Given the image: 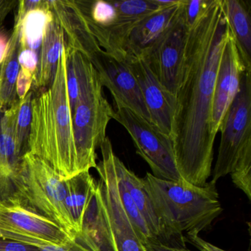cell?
<instances>
[{
	"mask_svg": "<svg viewBox=\"0 0 251 251\" xmlns=\"http://www.w3.org/2000/svg\"><path fill=\"white\" fill-rule=\"evenodd\" d=\"M34 92L30 89L23 100L20 101L14 126V139L17 153L21 158L28 152V140L32 120V99Z\"/></svg>",
	"mask_w": 251,
	"mask_h": 251,
	"instance_id": "484cf974",
	"label": "cell"
},
{
	"mask_svg": "<svg viewBox=\"0 0 251 251\" xmlns=\"http://www.w3.org/2000/svg\"><path fill=\"white\" fill-rule=\"evenodd\" d=\"M16 189V198L55 222L72 239L77 236L67 207L66 180L49 164L26 152L22 158Z\"/></svg>",
	"mask_w": 251,
	"mask_h": 251,
	"instance_id": "8992f818",
	"label": "cell"
},
{
	"mask_svg": "<svg viewBox=\"0 0 251 251\" xmlns=\"http://www.w3.org/2000/svg\"><path fill=\"white\" fill-rule=\"evenodd\" d=\"M0 251H41V250L33 245L0 238Z\"/></svg>",
	"mask_w": 251,
	"mask_h": 251,
	"instance_id": "4dcf8cb0",
	"label": "cell"
},
{
	"mask_svg": "<svg viewBox=\"0 0 251 251\" xmlns=\"http://www.w3.org/2000/svg\"><path fill=\"white\" fill-rule=\"evenodd\" d=\"M78 100L72 112L78 173L97 167L96 151L106 136L114 108L103 95L99 76L91 61L80 55Z\"/></svg>",
	"mask_w": 251,
	"mask_h": 251,
	"instance_id": "277c9868",
	"label": "cell"
},
{
	"mask_svg": "<svg viewBox=\"0 0 251 251\" xmlns=\"http://www.w3.org/2000/svg\"><path fill=\"white\" fill-rule=\"evenodd\" d=\"M113 119L128 132L136 152L148 163L152 176L172 181L183 180L176 167L173 142L169 136L127 108H114Z\"/></svg>",
	"mask_w": 251,
	"mask_h": 251,
	"instance_id": "9c48e42d",
	"label": "cell"
},
{
	"mask_svg": "<svg viewBox=\"0 0 251 251\" xmlns=\"http://www.w3.org/2000/svg\"><path fill=\"white\" fill-rule=\"evenodd\" d=\"M229 30L247 72H251V6L243 0H220Z\"/></svg>",
	"mask_w": 251,
	"mask_h": 251,
	"instance_id": "d6986e66",
	"label": "cell"
},
{
	"mask_svg": "<svg viewBox=\"0 0 251 251\" xmlns=\"http://www.w3.org/2000/svg\"><path fill=\"white\" fill-rule=\"evenodd\" d=\"M143 180L154 208L171 237L199 234L223 212L215 182L197 186L181 180L158 178L148 173Z\"/></svg>",
	"mask_w": 251,
	"mask_h": 251,
	"instance_id": "3957f363",
	"label": "cell"
},
{
	"mask_svg": "<svg viewBox=\"0 0 251 251\" xmlns=\"http://www.w3.org/2000/svg\"><path fill=\"white\" fill-rule=\"evenodd\" d=\"M20 100L0 112V201L16 198L22 158L16 149L14 126Z\"/></svg>",
	"mask_w": 251,
	"mask_h": 251,
	"instance_id": "9a60e30c",
	"label": "cell"
},
{
	"mask_svg": "<svg viewBox=\"0 0 251 251\" xmlns=\"http://www.w3.org/2000/svg\"><path fill=\"white\" fill-rule=\"evenodd\" d=\"M247 72L231 33L222 54L216 79L211 111V127L220 131L223 119L240 91L242 77Z\"/></svg>",
	"mask_w": 251,
	"mask_h": 251,
	"instance_id": "5bb4252c",
	"label": "cell"
},
{
	"mask_svg": "<svg viewBox=\"0 0 251 251\" xmlns=\"http://www.w3.org/2000/svg\"><path fill=\"white\" fill-rule=\"evenodd\" d=\"M0 238L33 245L40 250L65 248L72 240L55 222L17 198L0 201Z\"/></svg>",
	"mask_w": 251,
	"mask_h": 251,
	"instance_id": "ba28073f",
	"label": "cell"
},
{
	"mask_svg": "<svg viewBox=\"0 0 251 251\" xmlns=\"http://www.w3.org/2000/svg\"><path fill=\"white\" fill-rule=\"evenodd\" d=\"M20 20V49L34 51L39 55L45 36V29L52 19L48 0H44L41 6L27 11Z\"/></svg>",
	"mask_w": 251,
	"mask_h": 251,
	"instance_id": "cb8c5ba5",
	"label": "cell"
},
{
	"mask_svg": "<svg viewBox=\"0 0 251 251\" xmlns=\"http://www.w3.org/2000/svg\"><path fill=\"white\" fill-rule=\"evenodd\" d=\"M183 239L201 251H226L204 240L200 237L199 234L186 235Z\"/></svg>",
	"mask_w": 251,
	"mask_h": 251,
	"instance_id": "d6a6232c",
	"label": "cell"
},
{
	"mask_svg": "<svg viewBox=\"0 0 251 251\" xmlns=\"http://www.w3.org/2000/svg\"><path fill=\"white\" fill-rule=\"evenodd\" d=\"M187 30L180 9L169 30L141 56H137L145 60L158 81L174 96L181 77Z\"/></svg>",
	"mask_w": 251,
	"mask_h": 251,
	"instance_id": "8fae6325",
	"label": "cell"
},
{
	"mask_svg": "<svg viewBox=\"0 0 251 251\" xmlns=\"http://www.w3.org/2000/svg\"><path fill=\"white\" fill-rule=\"evenodd\" d=\"M180 0H152V2L158 7V9L162 10L177 5Z\"/></svg>",
	"mask_w": 251,
	"mask_h": 251,
	"instance_id": "8d00e7d4",
	"label": "cell"
},
{
	"mask_svg": "<svg viewBox=\"0 0 251 251\" xmlns=\"http://www.w3.org/2000/svg\"><path fill=\"white\" fill-rule=\"evenodd\" d=\"M39 55L34 51L28 49H20L19 64L20 69L28 72L34 76L39 65Z\"/></svg>",
	"mask_w": 251,
	"mask_h": 251,
	"instance_id": "f1b7e54d",
	"label": "cell"
},
{
	"mask_svg": "<svg viewBox=\"0 0 251 251\" xmlns=\"http://www.w3.org/2000/svg\"><path fill=\"white\" fill-rule=\"evenodd\" d=\"M120 167L129 193L138 211L145 220L154 241L155 242L168 245L167 242L170 240L171 236L157 214L144 186L143 180L138 177L133 171L127 169L122 161H120Z\"/></svg>",
	"mask_w": 251,
	"mask_h": 251,
	"instance_id": "ffe728a7",
	"label": "cell"
},
{
	"mask_svg": "<svg viewBox=\"0 0 251 251\" xmlns=\"http://www.w3.org/2000/svg\"><path fill=\"white\" fill-rule=\"evenodd\" d=\"M96 183L89 171L79 173L66 180L67 207L77 235L83 229L85 214L95 192Z\"/></svg>",
	"mask_w": 251,
	"mask_h": 251,
	"instance_id": "603a6c76",
	"label": "cell"
},
{
	"mask_svg": "<svg viewBox=\"0 0 251 251\" xmlns=\"http://www.w3.org/2000/svg\"><path fill=\"white\" fill-rule=\"evenodd\" d=\"M212 181L230 174L244 155L251 154V72H245L240 91L226 112Z\"/></svg>",
	"mask_w": 251,
	"mask_h": 251,
	"instance_id": "52a82bcc",
	"label": "cell"
},
{
	"mask_svg": "<svg viewBox=\"0 0 251 251\" xmlns=\"http://www.w3.org/2000/svg\"><path fill=\"white\" fill-rule=\"evenodd\" d=\"M229 35L220 0H214L186 34L170 139L180 177L194 186H205L211 175L217 136L211 127L213 97Z\"/></svg>",
	"mask_w": 251,
	"mask_h": 251,
	"instance_id": "6da1fadb",
	"label": "cell"
},
{
	"mask_svg": "<svg viewBox=\"0 0 251 251\" xmlns=\"http://www.w3.org/2000/svg\"><path fill=\"white\" fill-rule=\"evenodd\" d=\"M9 38L3 30H0V64L3 61L8 50Z\"/></svg>",
	"mask_w": 251,
	"mask_h": 251,
	"instance_id": "d590c367",
	"label": "cell"
},
{
	"mask_svg": "<svg viewBox=\"0 0 251 251\" xmlns=\"http://www.w3.org/2000/svg\"><path fill=\"white\" fill-rule=\"evenodd\" d=\"M33 82V75L20 69L16 83V91L19 100H23L25 98L31 89Z\"/></svg>",
	"mask_w": 251,
	"mask_h": 251,
	"instance_id": "f546056e",
	"label": "cell"
},
{
	"mask_svg": "<svg viewBox=\"0 0 251 251\" xmlns=\"http://www.w3.org/2000/svg\"><path fill=\"white\" fill-rule=\"evenodd\" d=\"M52 16L64 30L65 45L90 61L101 49L91 33L76 1L48 0Z\"/></svg>",
	"mask_w": 251,
	"mask_h": 251,
	"instance_id": "2e32d148",
	"label": "cell"
},
{
	"mask_svg": "<svg viewBox=\"0 0 251 251\" xmlns=\"http://www.w3.org/2000/svg\"><path fill=\"white\" fill-rule=\"evenodd\" d=\"M90 61L102 87L111 92L114 108H127L151 123L139 83L126 62L112 58L102 49Z\"/></svg>",
	"mask_w": 251,
	"mask_h": 251,
	"instance_id": "7c38bea8",
	"label": "cell"
},
{
	"mask_svg": "<svg viewBox=\"0 0 251 251\" xmlns=\"http://www.w3.org/2000/svg\"><path fill=\"white\" fill-rule=\"evenodd\" d=\"M100 148L102 159L95 168L100 176L97 183L117 251H148L122 204L114 167L116 154L109 138H105Z\"/></svg>",
	"mask_w": 251,
	"mask_h": 251,
	"instance_id": "30bf717a",
	"label": "cell"
},
{
	"mask_svg": "<svg viewBox=\"0 0 251 251\" xmlns=\"http://www.w3.org/2000/svg\"><path fill=\"white\" fill-rule=\"evenodd\" d=\"M232 181L251 200V154L244 155L239 159L230 173Z\"/></svg>",
	"mask_w": 251,
	"mask_h": 251,
	"instance_id": "4316f807",
	"label": "cell"
},
{
	"mask_svg": "<svg viewBox=\"0 0 251 251\" xmlns=\"http://www.w3.org/2000/svg\"><path fill=\"white\" fill-rule=\"evenodd\" d=\"M31 105L28 152L49 164L64 180L79 174L64 46L52 86L47 90L34 92Z\"/></svg>",
	"mask_w": 251,
	"mask_h": 251,
	"instance_id": "7a4b0ae2",
	"label": "cell"
},
{
	"mask_svg": "<svg viewBox=\"0 0 251 251\" xmlns=\"http://www.w3.org/2000/svg\"><path fill=\"white\" fill-rule=\"evenodd\" d=\"M81 233L97 251H117L98 183L85 214Z\"/></svg>",
	"mask_w": 251,
	"mask_h": 251,
	"instance_id": "44dd1931",
	"label": "cell"
},
{
	"mask_svg": "<svg viewBox=\"0 0 251 251\" xmlns=\"http://www.w3.org/2000/svg\"><path fill=\"white\" fill-rule=\"evenodd\" d=\"M214 0H182L181 16L187 29L192 27L209 9Z\"/></svg>",
	"mask_w": 251,
	"mask_h": 251,
	"instance_id": "83f0119b",
	"label": "cell"
},
{
	"mask_svg": "<svg viewBox=\"0 0 251 251\" xmlns=\"http://www.w3.org/2000/svg\"><path fill=\"white\" fill-rule=\"evenodd\" d=\"M65 251H97L83 233L77 235L67 246Z\"/></svg>",
	"mask_w": 251,
	"mask_h": 251,
	"instance_id": "1f68e13d",
	"label": "cell"
},
{
	"mask_svg": "<svg viewBox=\"0 0 251 251\" xmlns=\"http://www.w3.org/2000/svg\"><path fill=\"white\" fill-rule=\"evenodd\" d=\"M181 0L177 5L159 10L136 25L129 36L127 54L141 56L173 25L180 14Z\"/></svg>",
	"mask_w": 251,
	"mask_h": 251,
	"instance_id": "ac0fdd59",
	"label": "cell"
},
{
	"mask_svg": "<svg viewBox=\"0 0 251 251\" xmlns=\"http://www.w3.org/2000/svg\"><path fill=\"white\" fill-rule=\"evenodd\" d=\"M126 62L139 83L151 124L170 138L174 95L161 84L143 58L129 55Z\"/></svg>",
	"mask_w": 251,
	"mask_h": 251,
	"instance_id": "4fadbf2b",
	"label": "cell"
},
{
	"mask_svg": "<svg viewBox=\"0 0 251 251\" xmlns=\"http://www.w3.org/2000/svg\"><path fill=\"white\" fill-rule=\"evenodd\" d=\"M18 2V1L15 0H0V30L2 28V24L7 16Z\"/></svg>",
	"mask_w": 251,
	"mask_h": 251,
	"instance_id": "e575fe53",
	"label": "cell"
},
{
	"mask_svg": "<svg viewBox=\"0 0 251 251\" xmlns=\"http://www.w3.org/2000/svg\"><path fill=\"white\" fill-rule=\"evenodd\" d=\"M145 246L148 251H191L184 247L171 246L154 242H149Z\"/></svg>",
	"mask_w": 251,
	"mask_h": 251,
	"instance_id": "836d02e7",
	"label": "cell"
},
{
	"mask_svg": "<svg viewBox=\"0 0 251 251\" xmlns=\"http://www.w3.org/2000/svg\"><path fill=\"white\" fill-rule=\"evenodd\" d=\"M20 20L15 18L14 30L10 36L8 50L0 64V112L8 109L19 100L16 83L20 73Z\"/></svg>",
	"mask_w": 251,
	"mask_h": 251,
	"instance_id": "7402d4cb",
	"label": "cell"
},
{
	"mask_svg": "<svg viewBox=\"0 0 251 251\" xmlns=\"http://www.w3.org/2000/svg\"><path fill=\"white\" fill-rule=\"evenodd\" d=\"M120 161L121 160L116 155L115 158H114V167H115L116 175H117L119 194H120V198L123 208L127 214L129 220L131 222L133 228H134L136 234L139 236L141 242L145 245L151 242H155L145 220L142 218L139 211H138L137 208L133 202V200L132 199L131 196L129 193L128 189L125 183L124 178H123L121 170H120Z\"/></svg>",
	"mask_w": 251,
	"mask_h": 251,
	"instance_id": "d4e9b609",
	"label": "cell"
},
{
	"mask_svg": "<svg viewBox=\"0 0 251 251\" xmlns=\"http://www.w3.org/2000/svg\"><path fill=\"white\" fill-rule=\"evenodd\" d=\"M65 44L64 30L53 16L45 29L39 53V65L33 76L32 90L42 92L52 86Z\"/></svg>",
	"mask_w": 251,
	"mask_h": 251,
	"instance_id": "e0dca14e",
	"label": "cell"
},
{
	"mask_svg": "<svg viewBox=\"0 0 251 251\" xmlns=\"http://www.w3.org/2000/svg\"><path fill=\"white\" fill-rule=\"evenodd\" d=\"M100 48L123 62L128 57V39L142 20L159 11L152 0L76 1Z\"/></svg>",
	"mask_w": 251,
	"mask_h": 251,
	"instance_id": "5b68a950",
	"label": "cell"
}]
</instances>
